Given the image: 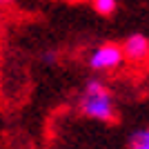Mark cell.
Returning <instances> with one entry per match:
<instances>
[{"mask_svg":"<svg viewBox=\"0 0 149 149\" xmlns=\"http://www.w3.org/2000/svg\"><path fill=\"white\" fill-rule=\"evenodd\" d=\"M78 109L82 116H87L98 123H113L116 120V98L102 78L91 76L85 80L78 93Z\"/></svg>","mask_w":149,"mask_h":149,"instance_id":"1","label":"cell"},{"mask_svg":"<svg viewBox=\"0 0 149 149\" xmlns=\"http://www.w3.org/2000/svg\"><path fill=\"white\" fill-rule=\"evenodd\" d=\"M123 62H125L123 47L116 42H100L96 47H91L87 54V67L93 74L116 71L118 67H123Z\"/></svg>","mask_w":149,"mask_h":149,"instance_id":"2","label":"cell"},{"mask_svg":"<svg viewBox=\"0 0 149 149\" xmlns=\"http://www.w3.org/2000/svg\"><path fill=\"white\" fill-rule=\"evenodd\" d=\"M123 56L125 60L131 62H143L149 56V38L145 33H131L123 40Z\"/></svg>","mask_w":149,"mask_h":149,"instance_id":"3","label":"cell"},{"mask_svg":"<svg viewBox=\"0 0 149 149\" xmlns=\"http://www.w3.org/2000/svg\"><path fill=\"white\" fill-rule=\"evenodd\" d=\"M129 149H149V127L136 129L129 136Z\"/></svg>","mask_w":149,"mask_h":149,"instance_id":"4","label":"cell"},{"mask_svg":"<svg viewBox=\"0 0 149 149\" xmlns=\"http://www.w3.org/2000/svg\"><path fill=\"white\" fill-rule=\"evenodd\" d=\"M91 9L98 16H113L118 9V0H91Z\"/></svg>","mask_w":149,"mask_h":149,"instance_id":"5","label":"cell"},{"mask_svg":"<svg viewBox=\"0 0 149 149\" xmlns=\"http://www.w3.org/2000/svg\"><path fill=\"white\" fill-rule=\"evenodd\" d=\"M40 60H42V65L51 67V65H56V60H58V54H56L54 49H47V51H42V56H40Z\"/></svg>","mask_w":149,"mask_h":149,"instance_id":"6","label":"cell"},{"mask_svg":"<svg viewBox=\"0 0 149 149\" xmlns=\"http://www.w3.org/2000/svg\"><path fill=\"white\" fill-rule=\"evenodd\" d=\"M11 2H16V0H0V7L2 5H11Z\"/></svg>","mask_w":149,"mask_h":149,"instance_id":"7","label":"cell"}]
</instances>
